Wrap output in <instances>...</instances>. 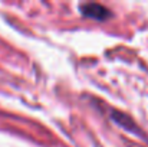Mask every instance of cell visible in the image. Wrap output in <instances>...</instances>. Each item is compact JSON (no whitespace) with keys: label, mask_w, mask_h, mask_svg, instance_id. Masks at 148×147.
I'll return each instance as SVG.
<instances>
[{"label":"cell","mask_w":148,"mask_h":147,"mask_svg":"<svg viewBox=\"0 0 148 147\" xmlns=\"http://www.w3.org/2000/svg\"><path fill=\"white\" fill-rule=\"evenodd\" d=\"M84 13L85 14H88V16H94V17H98V19H101V17H103L106 13V10L103 9V7H101V6H97V4H88V6H85L84 9Z\"/></svg>","instance_id":"1"}]
</instances>
